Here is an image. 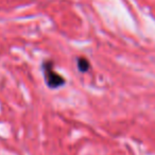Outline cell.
<instances>
[{
	"instance_id": "7a4b0ae2",
	"label": "cell",
	"mask_w": 155,
	"mask_h": 155,
	"mask_svg": "<svg viewBox=\"0 0 155 155\" xmlns=\"http://www.w3.org/2000/svg\"><path fill=\"white\" fill-rule=\"evenodd\" d=\"M77 67H78V70L80 71V72L85 73L91 69V62L85 56H80L77 60Z\"/></svg>"
},
{
	"instance_id": "6da1fadb",
	"label": "cell",
	"mask_w": 155,
	"mask_h": 155,
	"mask_svg": "<svg viewBox=\"0 0 155 155\" xmlns=\"http://www.w3.org/2000/svg\"><path fill=\"white\" fill-rule=\"evenodd\" d=\"M41 71H43L44 80L48 88L58 89L66 84L65 77L55 70L54 63L52 61H45L41 64Z\"/></svg>"
}]
</instances>
